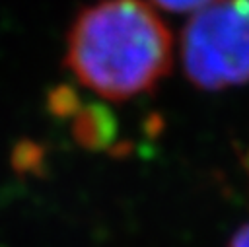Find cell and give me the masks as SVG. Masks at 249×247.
Masks as SVG:
<instances>
[{
    "instance_id": "277c9868",
    "label": "cell",
    "mask_w": 249,
    "mask_h": 247,
    "mask_svg": "<svg viewBox=\"0 0 249 247\" xmlns=\"http://www.w3.org/2000/svg\"><path fill=\"white\" fill-rule=\"evenodd\" d=\"M82 109L80 95L70 84H58L47 91V111L54 119H70Z\"/></svg>"
},
{
    "instance_id": "52a82bcc",
    "label": "cell",
    "mask_w": 249,
    "mask_h": 247,
    "mask_svg": "<svg viewBox=\"0 0 249 247\" xmlns=\"http://www.w3.org/2000/svg\"><path fill=\"white\" fill-rule=\"evenodd\" d=\"M230 247H249V222L243 224L231 237Z\"/></svg>"
},
{
    "instance_id": "3957f363",
    "label": "cell",
    "mask_w": 249,
    "mask_h": 247,
    "mask_svg": "<svg viewBox=\"0 0 249 247\" xmlns=\"http://www.w3.org/2000/svg\"><path fill=\"white\" fill-rule=\"evenodd\" d=\"M72 138L86 150H109L117 138V119L103 103H88L72 117Z\"/></svg>"
},
{
    "instance_id": "7a4b0ae2",
    "label": "cell",
    "mask_w": 249,
    "mask_h": 247,
    "mask_svg": "<svg viewBox=\"0 0 249 247\" xmlns=\"http://www.w3.org/2000/svg\"><path fill=\"white\" fill-rule=\"evenodd\" d=\"M187 80L204 91L249 82V0H214L196 10L181 31Z\"/></svg>"
},
{
    "instance_id": "5b68a950",
    "label": "cell",
    "mask_w": 249,
    "mask_h": 247,
    "mask_svg": "<svg viewBox=\"0 0 249 247\" xmlns=\"http://www.w3.org/2000/svg\"><path fill=\"white\" fill-rule=\"evenodd\" d=\"M45 163V150L35 140H19L12 152V165L18 173H37L43 169Z\"/></svg>"
},
{
    "instance_id": "8992f818",
    "label": "cell",
    "mask_w": 249,
    "mask_h": 247,
    "mask_svg": "<svg viewBox=\"0 0 249 247\" xmlns=\"http://www.w3.org/2000/svg\"><path fill=\"white\" fill-rule=\"evenodd\" d=\"M152 4L160 6L165 12H175V14H183V12H196L202 6L214 2V0H150Z\"/></svg>"
},
{
    "instance_id": "6da1fadb",
    "label": "cell",
    "mask_w": 249,
    "mask_h": 247,
    "mask_svg": "<svg viewBox=\"0 0 249 247\" xmlns=\"http://www.w3.org/2000/svg\"><path fill=\"white\" fill-rule=\"evenodd\" d=\"M173 37L146 0H97L84 6L66 35L64 66L111 101L148 93L169 74Z\"/></svg>"
}]
</instances>
